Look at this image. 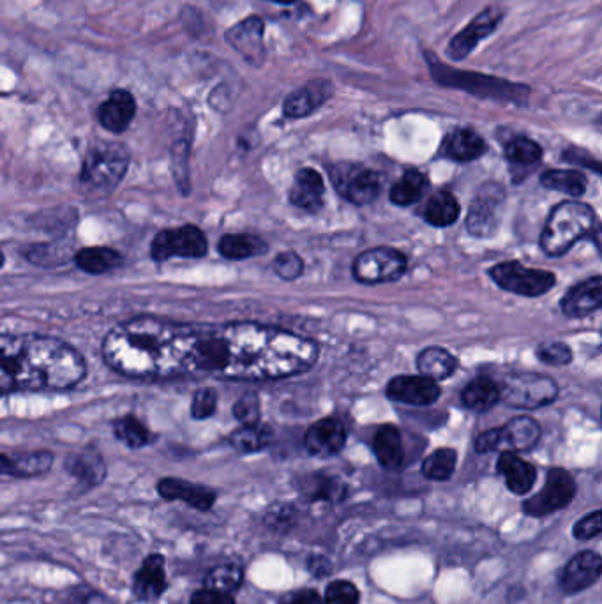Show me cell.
I'll return each mask as SVG.
<instances>
[{
    "instance_id": "obj_27",
    "label": "cell",
    "mask_w": 602,
    "mask_h": 604,
    "mask_svg": "<svg viewBox=\"0 0 602 604\" xmlns=\"http://www.w3.org/2000/svg\"><path fill=\"white\" fill-rule=\"evenodd\" d=\"M373 453L378 463L387 470H396L403 465V438L396 426L384 424L373 437Z\"/></svg>"
},
{
    "instance_id": "obj_29",
    "label": "cell",
    "mask_w": 602,
    "mask_h": 604,
    "mask_svg": "<svg viewBox=\"0 0 602 604\" xmlns=\"http://www.w3.org/2000/svg\"><path fill=\"white\" fill-rule=\"evenodd\" d=\"M73 262L80 271L92 274V276H99V274L119 269L124 258L119 251L113 250V248L92 246V248H82V250L76 251Z\"/></svg>"
},
{
    "instance_id": "obj_49",
    "label": "cell",
    "mask_w": 602,
    "mask_h": 604,
    "mask_svg": "<svg viewBox=\"0 0 602 604\" xmlns=\"http://www.w3.org/2000/svg\"><path fill=\"white\" fill-rule=\"evenodd\" d=\"M602 532V513L594 511V513L583 516L574 527H572V536L578 541H590L597 536H601Z\"/></svg>"
},
{
    "instance_id": "obj_48",
    "label": "cell",
    "mask_w": 602,
    "mask_h": 604,
    "mask_svg": "<svg viewBox=\"0 0 602 604\" xmlns=\"http://www.w3.org/2000/svg\"><path fill=\"white\" fill-rule=\"evenodd\" d=\"M218 408V394L214 393L212 389H200L196 391L191 401V416L196 421H204L209 417L214 416Z\"/></svg>"
},
{
    "instance_id": "obj_21",
    "label": "cell",
    "mask_w": 602,
    "mask_h": 604,
    "mask_svg": "<svg viewBox=\"0 0 602 604\" xmlns=\"http://www.w3.org/2000/svg\"><path fill=\"white\" fill-rule=\"evenodd\" d=\"M498 451L521 453L530 451L541 438V426L532 417H514L509 423L497 428Z\"/></svg>"
},
{
    "instance_id": "obj_50",
    "label": "cell",
    "mask_w": 602,
    "mask_h": 604,
    "mask_svg": "<svg viewBox=\"0 0 602 604\" xmlns=\"http://www.w3.org/2000/svg\"><path fill=\"white\" fill-rule=\"evenodd\" d=\"M537 355L542 363L550 364V366H565L572 361V350L565 343L541 345L537 350Z\"/></svg>"
},
{
    "instance_id": "obj_10",
    "label": "cell",
    "mask_w": 602,
    "mask_h": 604,
    "mask_svg": "<svg viewBox=\"0 0 602 604\" xmlns=\"http://www.w3.org/2000/svg\"><path fill=\"white\" fill-rule=\"evenodd\" d=\"M576 497V481L564 469H551L542 490L523 502V513L542 518L557 513L571 504Z\"/></svg>"
},
{
    "instance_id": "obj_2",
    "label": "cell",
    "mask_w": 602,
    "mask_h": 604,
    "mask_svg": "<svg viewBox=\"0 0 602 604\" xmlns=\"http://www.w3.org/2000/svg\"><path fill=\"white\" fill-rule=\"evenodd\" d=\"M87 375L83 355L41 334H0V394L69 391Z\"/></svg>"
},
{
    "instance_id": "obj_4",
    "label": "cell",
    "mask_w": 602,
    "mask_h": 604,
    "mask_svg": "<svg viewBox=\"0 0 602 604\" xmlns=\"http://www.w3.org/2000/svg\"><path fill=\"white\" fill-rule=\"evenodd\" d=\"M129 168V152L122 144L101 142L83 159V184L92 191H113L121 184Z\"/></svg>"
},
{
    "instance_id": "obj_39",
    "label": "cell",
    "mask_w": 602,
    "mask_h": 604,
    "mask_svg": "<svg viewBox=\"0 0 602 604\" xmlns=\"http://www.w3.org/2000/svg\"><path fill=\"white\" fill-rule=\"evenodd\" d=\"M113 435L129 449H142L154 440L151 430L135 416H124L113 423Z\"/></svg>"
},
{
    "instance_id": "obj_8",
    "label": "cell",
    "mask_w": 602,
    "mask_h": 604,
    "mask_svg": "<svg viewBox=\"0 0 602 604\" xmlns=\"http://www.w3.org/2000/svg\"><path fill=\"white\" fill-rule=\"evenodd\" d=\"M491 280L498 287L511 292V294L523 295V297H539L550 292L555 287V274L541 269H528L520 262H504L498 264L490 271Z\"/></svg>"
},
{
    "instance_id": "obj_51",
    "label": "cell",
    "mask_w": 602,
    "mask_h": 604,
    "mask_svg": "<svg viewBox=\"0 0 602 604\" xmlns=\"http://www.w3.org/2000/svg\"><path fill=\"white\" fill-rule=\"evenodd\" d=\"M278 604H324V597L315 589H299L288 592Z\"/></svg>"
},
{
    "instance_id": "obj_41",
    "label": "cell",
    "mask_w": 602,
    "mask_h": 604,
    "mask_svg": "<svg viewBox=\"0 0 602 604\" xmlns=\"http://www.w3.org/2000/svg\"><path fill=\"white\" fill-rule=\"evenodd\" d=\"M244 582V569L239 564H219L212 567L204 580V589L216 590L223 594H234Z\"/></svg>"
},
{
    "instance_id": "obj_11",
    "label": "cell",
    "mask_w": 602,
    "mask_h": 604,
    "mask_svg": "<svg viewBox=\"0 0 602 604\" xmlns=\"http://www.w3.org/2000/svg\"><path fill=\"white\" fill-rule=\"evenodd\" d=\"M504 202V188L498 182H486L470 205L467 216L468 232L475 237H490L495 234L500 225V212Z\"/></svg>"
},
{
    "instance_id": "obj_9",
    "label": "cell",
    "mask_w": 602,
    "mask_h": 604,
    "mask_svg": "<svg viewBox=\"0 0 602 604\" xmlns=\"http://www.w3.org/2000/svg\"><path fill=\"white\" fill-rule=\"evenodd\" d=\"M407 271V257L387 246L364 251L355 258V280L364 285H382L399 280Z\"/></svg>"
},
{
    "instance_id": "obj_23",
    "label": "cell",
    "mask_w": 602,
    "mask_h": 604,
    "mask_svg": "<svg viewBox=\"0 0 602 604\" xmlns=\"http://www.w3.org/2000/svg\"><path fill=\"white\" fill-rule=\"evenodd\" d=\"M602 304V278L594 276L572 287L562 299L565 317L583 318L599 310Z\"/></svg>"
},
{
    "instance_id": "obj_56",
    "label": "cell",
    "mask_w": 602,
    "mask_h": 604,
    "mask_svg": "<svg viewBox=\"0 0 602 604\" xmlns=\"http://www.w3.org/2000/svg\"><path fill=\"white\" fill-rule=\"evenodd\" d=\"M269 2H276V4H283V6H290V4H294L297 0H269Z\"/></svg>"
},
{
    "instance_id": "obj_57",
    "label": "cell",
    "mask_w": 602,
    "mask_h": 604,
    "mask_svg": "<svg viewBox=\"0 0 602 604\" xmlns=\"http://www.w3.org/2000/svg\"><path fill=\"white\" fill-rule=\"evenodd\" d=\"M4 264H6V257H4V253L0 251V269L4 267Z\"/></svg>"
},
{
    "instance_id": "obj_40",
    "label": "cell",
    "mask_w": 602,
    "mask_h": 604,
    "mask_svg": "<svg viewBox=\"0 0 602 604\" xmlns=\"http://www.w3.org/2000/svg\"><path fill=\"white\" fill-rule=\"evenodd\" d=\"M456 465H458V453L449 447H442L422 461V476L438 483L449 481L456 470Z\"/></svg>"
},
{
    "instance_id": "obj_19",
    "label": "cell",
    "mask_w": 602,
    "mask_h": 604,
    "mask_svg": "<svg viewBox=\"0 0 602 604\" xmlns=\"http://www.w3.org/2000/svg\"><path fill=\"white\" fill-rule=\"evenodd\" d=\"M387 396L391 400L407 405L426 407L440 398V387L435 380L415 375V377L392 378L387 386Z\"/></svg>"
},
{
    "instance_id": "obj_7",
    "label": "cell",
    "mask_w": 602,
    "mask_h": 604,
    "mask_svg": "<svg viewBox=\"0 0 602 604\" xmlns=\"http://www.w3.org/2000/svg\"><path fill=\"white\" fill-rule=\"evenodd\" d=\"M209 251V241L195 225H182L161 230L151 244V257L156 262L170 258H202Z\"/></svg>"
},
{
    "instance_id": "obj_42",
    "label": "cell",
    "mask_w": 602,
    "mask_h": 604,
    "mask_svg": "<svg viewBox=\"0 0 602 604\" xmlns=\"http://www.w3.org/2000/svg\"><path fill=\"white\" fill-rule=\"evenodd\" d=\"M505 156L516 165H535L541 161L542 149L541 145L527 136H516L505 145Z\"/></svg>"
},
{
    "instance_id": "obj_5",
    "label": "cell",
    "mask_w": 602,
    "mask_h": 604,
    "mask_svg": "<svg viewBox=\"0 0 602 604\" xmlns=\"http://www.w3.org/2000/svg\"><path fill=\"white\" fill-rule=\"evenodd\" d=\"M557 396V382L539 373H514L505 378L504 386L500 387V400L512 408L546 407L557 400Z\"/></svg>"
},
{
    "instance_id": "obj_6",
    "label": "cell",
    "mask_w": 602,
    "mask_h": 604,
    "mask_svg": "<svg viewBox=\"0 0 602 604\" xmlns=\"http://www.w3.org/2000/svg\"><path fill=\"white\" fill-rule=\"evenodd\" d=\"M431 64V75H435L438 82L449 87H458L463 91L472 92V94H481V96H490V98L511 99V101H520L521 91H528V87L523 85H514L505 80H498L493 76L484 75H463V73H454L451 68H444L440 62L433 57H429Z\"/></svg>"
},
{
    "instance_id": "obj_15",
    "label": "cell",
    "mask_w": 602,
    "mask_h": 604,
    "mask_svg": "<svg viewBox=\"0 0 602 604\" xmlns=\"http://www.w3.org/2000/svg\"><path fill=\"white\" fill-rule=\"evenodd\" d=\"M156 491L161 499L168 500V502H186L196 511H204V513L211 511L218 500V493L209 486L191 483V481L179 479V477L159 479Z\"/></svg>"
},
{
    "instance_id": "obj_55",
    "label": "cell",
    "mask_w": 602,
    "mask_h": 604,
    "mask_svg": "<svg viewBox=\"0 0 602 604\" xmlns=\"http://www.w3.org/2000/svg\"><path fill=\"white\" fill-rule=\"evenodd\" d=\"M9 467H11V456L0 454V476H9Z\"/></svg>"
},
{
    "instance_id": "obj_46",
    "label": "cell",
    "mask_w": 602,
    "mask_h": 604,
    "mask_svg": "<svg viewBox=\"0 0 602 604\" xmlns=\"http://www.w3.org/2000/svg\"><path fill=\"white\" fill-rule=\"evenodd\" d=\"M272 267H274V272L278 274L281 280L292 281L301 276L302 271H304V262L294 251H285V253H279L278 257L274 258Z\"/></svg>"
},
{
    "instance_id": "obj_47",
    "label": "cell",
    "mask_w": 602,
    "mask_h": 604,
    "mask_svg": "<svg viewBox=\"0 0 602 604\" xmlns=\"http://www.w3.org/2000/svg\"><path fill=\"white\" fill-rule=\"evenodd\" d=\"M234 417L241 426L260 423V398L255 393L244 394L234 405Z\"/></svg>"
},
{
    "instance_id": "obj_13",
    "label": "cell",
    "mask_w": 602,
    "mask_h": 604,
    "mask_svg": "<svg viewBox=\"0 0 602 604\" xmlns=\"http://www.w3.org/2000/svg\"><path fill=\"white\" fill-rule=\"evenodd\" d=\"M265 23L258 16H249L226 31V43L241 53L242 59L260 68L265 61Z\"/></svg>"
},
{
    "instance_id": "obj_33",
    "label": "cell",
    "mask_w": 602,
    "mask_h": 604,
    "mask_svg": "<svg viewBox=\"0 0 602 604\" xmlns=\"http://www.w3.org/2000/svg\"><path fill=\"white\" fill-rule=\"evenodd\" d=\"M460 218V204L449 191H437L426 204L424 219L433 227H451Z\"/></svg>"
},
{
    "instance_id": "obj_52",
    "label": "cell",
    "mask_w": 602,
    "mask_h": 604,
    "mask_svg": "<svg viewBox=\"0 0 602 604\" xmlns=\"http://www.w3.org/2000/svg\"><path fill=\"white\" fill-rule=\"evenodd\" d=\"M189 604H237L232 594H223L216 590L200 589L189 599Z\"/></svg>"
},
{
    "instance_id": "obj_18",
    "label": "cell",
    "mask_w": 602,
    "mask_h": 604,
    "mask_svg": "<svg viewBox=\"0 0 602 604\" xmlns=\"http://www.w3.org/2000/svg\"><path fill=\"white\" fill-rule=\"evenodd\" d=\"M347 444V428L339 419L327 417L313 424L304 437V447L311 456L331 458Z\"/></svg>"
},
{
    "instance_id": "obj_1",
    "label": "cell",
    "mask_w": 602,
    "mask_h": 604,
    "mask_svg": "<svg viewBox=\"0 0 602 604\" xmlns=\"http://www.w3.org/2000/svg\"><path fill=\"white\" fill-rule=\"evenodd\" d=\"M101 348L113 371L136 380L214 375L267 382L306 373L318 359L315 341L272 325L181 324L159 317L122 322Z\"/></svg>"
},
{
    "instance_id": "obj_17",
    "label": "cell",
    "mask_w": 602,
    "mask_h": 604,
    "mask_svg": "<svg viewBox=\"0 0 602 604\" xmlns=\"http://www.w3.org/2000/svg\"><path fill=\"white\" fill-rule=\"evenodd\" d=\"M168 589L166 578V559L161 553H151L143 560L142 566L133 574L131 590L133 596L143 603L158 601Z\"/></svg>"
},
{
    "instance_id": "obj_45",
    "label": "cell",
    "mask_w": 602,
    "mask_h": 604,
    "mask_svg": "<svg viewBox=\"0 0 602 604\" xmlns=\"http://www.w3.org/2000/svg\"><path fill=\"white\" fill-rule=\"evenodd\" d=\"M361 592L354 583L347 580H334L325 589L324 604H359Z\"/></svg>"
},
{
    "instance_id": "obj_38",
    "label": "cell",
    "mask_w": 602,
    "mask_h": 604,
    "mask_svg": "<svg viewBox=\"0 0 602 604\" xmlns=\"http://www.w3.org/2000/svg\"><path fill=\"white\" fill-rule=\"evenodd\" d=\"M544 188L562 191L571 197H583L587 193L588 181L578 170H550L541 177Z\"/></svg>"
},
{
    "instance_id": "obj_24",
    "label": "cell",
    "mask_w": 602,
    "mask_h": 604,
    "mask_svg": "<svg viewBox=\"0 0 602 604\" xmlns=\"http://www.w3.org/2000/svg\"><path fill=\"white\" fill-rule=\"evenodd\" d=\"M325 186L322 175L313 168H302L295 175L294 186L290 188L288 198L290 202L304 209V211L315 212L322 207Z\"/></svg>"
},
{
    "instance_id": "obj_36",
    "label": "cell",
    "mask_w": 602,
    "mask_h": 604,
    "mask_svg": "<svg viewBox=\"0 0 602 604\" xmlns=\"http://www.w3.org/2000/svg\"><path fill=\"white\" fill-rule=\"evenodd\" d=\"M426 189H428L426 175L419 170H407L405 174L401 175V179L392 186L389 197H391L392 204L408 207V205L419 202Z\"/></svg>"
},
{
    "instance_id": "obj_20",
    "label": "cell",
    "mask_w": 602,
    "mask_h": 604,
    "mask_svg": "<svg viewBox=\"0 0 602 604\" xmlns=\"http://www.w3.org/2000/svg\"><path fill=\"white\" fill-rule=\"evenodd\" d=\"M136 115V99L126 89L113 91L98 110V121L106 131L113 135H122L128 131Z\"/></svg>"
},
{
    "instance_id": "obj_37",
    "label": "cell",
    "mask_w": 602,
    "mask_h": 604,
    "mask_svg": "<svg viewBox=\"0 0 602 604\" xmlns=\"http://www.w3.org/2000/svg\"><path fill=\"white\" fill-rule=\"evenodd\" d=\"M228 440H230V446L237 449L239 453H258L271 444V426L260 423L241 426L239 430L230 435Z\"/></svg>"
},
{
    "instance_id": "obj_12",
    "label": "cell",
    "mask_w": 602,
    "mask_h": 604,
    "mask_svg": "<svg viewBox=\"0 0 602 604\" xmlns=\"http://www.w3.org/2000/svg\"><path fill=\"white\" fill-rule=\"evenodd\" d=\"M332 182L338 186L343 197L355 205L373 204L382 189L380 175L361 165L348 163H341L332 170Z\"/></svg>"
},
{
    "instance_id": "obj_34",
    "label": "cell",
    "mask_w": 602,
    "mask_h": 604,
    "mask_svg": "<svg viewBox=\"0 0 602 604\" xmlns=\"http://www.w3.org/2000/svg\"><path fill=\"white\" fill-rule=\"evenodd\" d=\"M218 250L228 260H246L262 255L267 246L256 235L228 234L219 239Z\"/></svg>"
},
{
    "instance_id": "obj_22",
    "label": "cell",
    "mask_w": 602,
    "mask_h": 604,
    "mask_svg": "<svg viewBox=\"0 0 602 604\" xmlns=\"http://www.w3.org/2000/svg\"><path fill=\"white\" fill-rule=\"evenodd\" d=\"M334 87L327 80H313L301 89L292 92L283 103V114L288 119H301L311 115L331 98Z\"/></svg>"
},
{
    "instance_id": "obj_3",
    "label": "cell",
    "mask_w": 602,
    "mask_h": 604,
    "mask_svg": "<svg viewBox=\"0 0 602 604\" xmlns=\"http://www.w3.org/2000/svg\"><path fill=\"white\" fill-rule=\"evenodd\" d=\"M595 225V212L590 205L574 200L562 202L551 211L542 230V251L550 257H562L576 242L592 234Z\"/></svg>"
},
{
    "instance_id": "obj_25",
    "label": "cell",
    "mask_w": 602,
    "mask_h": 604,
    "mask_svg": "<svg viewBox=\"0 0 602 604\" xmlns=\"http://www.w3.org/2000/svg\"><path fill=\"white\" fill-rule=\"evenodd\" d=\"M497 470L504 477L507 488L514 495H527L534 488L537 479V469L532 463L521 460L520 456L511 451H505L498 458Z\"/></svg>"
},
{
    "instance_id": "obj_31",
    "label": "cell",
    "mask_w": 602,
    "mask_h": 604,
    "mask_svg": "<svg viewBox=\"0 0 602 604\" xmlns=\"http://www.w3.org/2000/svg\"><path fill=\"white\" fill-rule=\"evenodd\" d=\"M456 368H458L456 357L444 348H426L417 355V370L422 377L431 378L435 382L452 377Z\"/></svg>"
},
{
    "instance_id": "obj_54",
    "label": "cell",
    "mask_w": 602,
    "mask_h": 604,
    "mask_svg": "<svg viewBox=\"0 0 602 604\" xmlns=\"http://www.w3.org/2000/svg\"><path fill=\"white\" fill-rule=\"evenodd\" d=\"M306 566H308L309 573L313 574L315 578L331 576L332 562L324 555H311L308 562H306Z\"/></svg>"
},
{
    "instance_id": "obj_53",
    "label": "cell",
    "mask_w": 602,
    "mask_h": 604,
    "mask_svg": "<svg viewBox=\"0 0 602 604\" xmlns=\"http://www.w3.org/2000/svg\"><path fill=\"white\" fill-rule=\"evenodd\" d=\"M565 161H569V163H576V165H583V167L592 168L594 172H601V167H599V161H595L588 152L581 151V149H576V147H571L569 151L564 152Z\"/></svg>"
},
{
    "instance_id": "obj_43",
    "label": "cell",
    "mask_w": 602,
    "mask_h": 604,
    "mask_svg": "<svg viewBox=\"0 0 602 604\" xmlns=\"http://www.w3.org/2000/svg\"><path fill=\"white\" fill-rule=\"evenodd\" d=\"M23 255L32 264L46 267V269L66 264L69 258L66 251L59 248V246H52V244H34V246H29L27 250L23 251Z\"/></svg>"
},
{
    "instance_id": "obj_14",
    "label": "cell",
    "mask_w": 602,
    "mask_h": 604,
    "mask_svg": "<svg viewBox=\"0 0 602 604\" xmlns=\"http://www.w3.org/2000/svg\"><path fill=\"white\" fill-rule=\"evenodd\" d=\"M602 573L601 555L592 550L574 555L558 573V587L565 594H578L599 582Z\"/></svg>"
},
{
    "instance_id": "obj_35",
    "label": "cell",
    "mask_w": 602,
    "mask_h": 604,
    "mask_svg": "<svg viewBox=\"0 0 602 604\" xmlns=\"http://www.w3.org/2000/svg\"><path fill=\"white\" fill-rule=\"evenodd\" d=\"M55 456L50 451H32V453L18 454L11 458L9 476L18 479H31L43 476L53 467Z\"/></svg>"
},
{
    "instance_id": "obj_32",
    "label": "cell",
    "mask_w": 602,
    "mask_h": 604,
    "mask_svg": "<svg viewBox=\"0 0 602 604\" xmlns=\"http://www.w3.org/2000/svg\"><path fill=\"white\" fill-rule=\"evenodd\" d=\"M500 401V387L490 378H475L461 393V403L468 410L484 412Z\"/></svg>"
},
{
    "instance_id": "obj_30",
    "label": "cell",
    "mask_w": 602,
    "mask_h": 604,
    "mask_svg": "<svg viewBox=\"0 0 602 604\" xmlns=\"http://www.w3.org/2000/svg\"><path fill=\"white\" fill-rule=\"evenodd\" d=\"M302 497L309 502H341L347 497V484L339 481L338 477L313 474L302 479L299 486Z\"/></svg>"
},
{
    "instance_id": "obj_44",
    "label": "cell",
    "mask_w": 602,
    "mask_h": 604,
    "mask_svg": "<svg viewBox=\"0 0 602 604\" xmlns=\"http://www.w3.org/2000/svg\"><path fill=\"white\" fill-rule=\"evenodd\" d=\"M295 518L297 511L292 504H274L265 513L264 523L272 532H288L294 527Z\"/></svg>"
},
{
    "instance_id": "obj_16",
    "label": "cell",
    "mask_w": 602,
    "mask_h": 604,
    "mask_svg": "<svg viewBox=\"0 0 602 604\" xmlns=\"http://www.w3.org/2000/svg\"><path fill=\"white\" fill-rule=\"evenodd\" d=\"M502 18H504L502 11L490 8L482 11L481 15L468 23L467 29L461 31L460 34H456L449 43L447 53H449L452 61L467 59L482 39L488 38L493 32L497 31L498 23Z\"/></svg>"
},
{
    "instance_id": "obj_26",
    "label": "cell",
    "mask_w": 602,
    "mask_h": 604,
    "mask_svg": "<svg viewBox=\"0 0 602 604\" xmlns=\"http://www.w3.org/2000/svg\"><path fill=\"white\" fill-rule=\"evenodd\" d=\"M64 469L87 488H96L106 477L105 460L94 449H83L80 453L69 454L64 461Z\"/></svg>"
},
{
    "instance_id": "obj_28",
    "label": "cell",
    "mask_w": 602,
    "mask_h": 604,
    "mask_svg": "<svg viewBox=\"0 0 602 604\" xmlns=\"http://www.w3.org/2000/svg\"><path fill=\"white\" fill-rule=\"evenodd\" d=\"M442 152L447 158L461 163H468L474 159L481 158L486 152V144L479 133L472 129H456L451 135L445 136L442 144Z\"/></svg>"
}]
</instances>
